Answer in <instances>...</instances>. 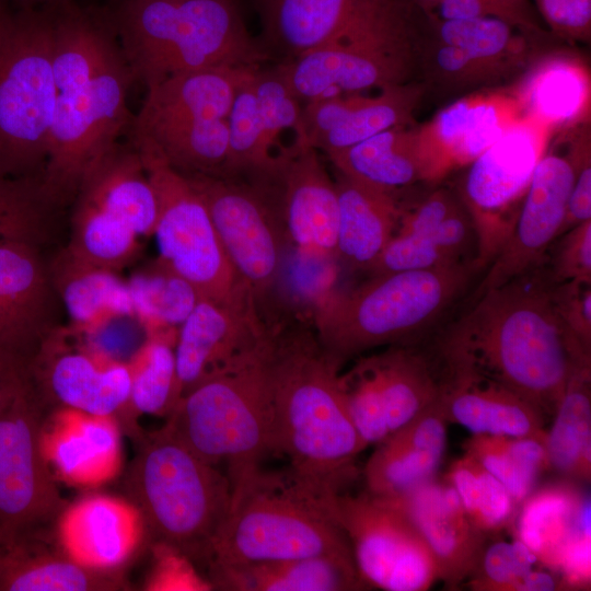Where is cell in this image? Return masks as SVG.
<instances>
[{
  "label": "cell",
  "instance_id": "obj_22",
  "mask_svg": "<svg viewBox=\"0 0 591 591\" xmlns=\"http://www.w3.org/2000/svg\"><path fill=\"white\" fill-rule=\"evenodd\" d=\"M416 57L415 51L327 46L276 69L297 99L309 102L406 83Z\"/></svg>",
  "mask_w": 591,
  "mask_h": 591
},
{
  "label": "cell",
  "instance_id": "obj_46",
  "mask_svg": "<svg viewBox=\"0 0 591 591\" xmlns=\"http://www.w3.org/2000/svg\"><path fill=\"white\" fill-rule=\"evenodd\" d=\"M447 480L480 531L490 535L512 525L517 502L506 487L476 459L464 452L454 460L445 474Z\"/></svg>",
  "mask_w": 591,
  "mask_h": 591
},
{
  "label": "cell",
  "instance_id": "obj_32",
  "mask_svg": "<svg viewBox=\"0 0 591 591\" xmlns=\"http://www.w3.org/2000/svg\"><path fill=\"white\" fill-rule=\"evenodd\" d=\"M48 275L74 329L94 336L112 322L132 317L129 288L117 271L85 262L65 247Z\"/></svg>",
  "mask_w": 591,
  "mask_h": 591
},
{
  "label": "cell",
  "instance_id": "obj_9",
  "mask_svg": "<svg viewBox=\"0 0 591 591\" xmlns=\"http://www.w3.org/2000/svg\"><path fill=\"white\" fill-rule=\"evenodd\" d=\"M267 350L192 387L165 424L204 461L215 466L225 463L228 474L258 465L270 453Z\"/></svg>",
  "mask_w": 591,
  "mask_h": 591
},
{
  "label": "cell",
  "instance_id": "obj_16",
  "mask_svg": "<svg viewBox=\"0 0 591 591\" xmlns=\"http://www.w3.org/2000/svg\"><path fill=\"white\" fill-rule=\"evenodd\" d=\"M185 176L204 200L232 266L259 306L277 279L286 241L275 209L260 190L237 178Z\"/></svg>",
  "mask_w": 591,
  "mask_h": 591
},
{
  "label": "cell",
  "instance_id": "obj_30",
  "mask_svg": "<svg viewBox=\"0 0 591 591\" xmlns=\"http://www.w3.org/2000/svg\"><path fill=\"white\" fill-rule=\"evenodd\" d=\"M129 225L140 237L154 231L158 205L136 144L127 137L86 169L77 194Z\"/></svg>",
  "mask_w": 591,
  "mask_h": 591
},
{
  "label": "cell",
  "instance_id": "obj_45",
  "mask_svg": "<svg viewBox=\"0 0 591 591\" xmlns=\"http://www.w3.org/2000/svg\"><path fill=\"white\" fill-rule=\"evenodd\" d=\"M128 405L139 414L170 415L179 399L175 341L147 336L127 361Z\"/></svg>",
  "mask_w": 591,
  "mask_h": 591
},
{
  "label": "cell",
  "instance_id": "obj_20",
  "mask_svg": "<svg viewBox=\"0 0 591 591\" xmlns=\"http://www.w3.org/2000/svg\"><path fill=\"white\" fill-rule=\"evenodd\" d=\"M280 165L268 187L278 188L277 213L288 240L303 256L336 258L338 197L317 150L296 139L280 151Z\"/></svg>",
  "mask_w": 591,
  "mask_h": 591
},
{
  "label": "cell",
  "instance_id": "obj_63",
  "mask_svg": "<svg viewBox=\"0 0 591 591\" xmlns=\"http://www.w3.org/2000/svg\"><path fill=\"white\" fill-rule=\"evenodd\" d=\"M4 12H5V11H4ZM4 12H3V13H4ZM3 13H2V14H3ZM2 14L0 15V19H1V16H2Z\"/></svg>",
  "mask_w": 591,
  "mask_h": 591
},
{
  "label": "cell",
  "instance_id": "obj_3",
  "mask_svg": "<svg viewBox=\"0 0 591 591\" xmlns=\"http://www.w3.org/2000/svg\"><path fill=\"white\" fill-rule=\"evenodd\" d=\"M231 501L205 566L240 565L317 555L354 557L333 508L335 493L297 474L260 464L227 474Z\"/></svg>",
  "mask_w": 591,
  "mask_h": 591
},
{
  "label": "cell",
  "instance_id": "obj_21",
  "mask_svg": "<svg viewBox=\"0 0 591 591\" xmlns=\"http://www.w3.org/2000/svg\"><path fill=\"white\" fill-rule=\"evenodd\" d=\"M522 115L511 92L474 94L448 105L418 127L424 181L467 166Z\"/></svg>",
  "mask_w": 591,
  "mask_h": 591
},
{
  "label": "cell",
  "instance_id": "obj_51",
  "mask_svg": "<svg viewBox=\"0 0 591 591\" xmlns=\"http://www.w3.org/2000/svg\"><path fill=\"white\" fill-rule=\"evenodd\" d=\"M543 264L553 283L591 279V220L559 235L548 247Z\"/></svg>",
  "mask_w": 591,
  "mask_h": 591
},
{
  "label": "cell",
  "instance_id": "obj_43",
  "mask_svg": "<svg viewBox=\"0 0 591 591\" xmlns=\"http://www.w3.org/2000/svg\"><path fill=\"white\" fill-rule=\"evenodd\" d=\"M463 449L506 487L518 506L549 468L545 443L532 438L472 433Z\"/></svg>",
  "mask_w": 591,
  "mask_h": 591
},
{
  "label": "cell",
  "instance_id": "obj_60",
  "mask_svg": "<svg viewBox=\"0 0 591 591\" xmlns=\"http://www.w3.org/2000/svg\"><path fill=\"white\" fill-rule=\"evenodd\" d=\"M424 13L432 14L442 0H412Z\"/></svg>",
  "mask_w": 591,
  "mask_h": 591
},
{
  "label": "cell",
  "instance_id": "obj_59",
  "mask_svg": "<svg viewBox=\"0 0 591 591\" xmlns=\"http://www.w3.org/2000/svg\"><path fill=\"white\" fill-rule=\"evenodd\" d=\"M13 4L15 9H42L55 8L76 0H4Z\"/></svg>",
  "mask_w": 591,
  "mask_h": 591
},
{
  "label": "cell",
  "instance_id": "obj_52",
  "mask_svg": "<svg viewBox=\"0 0 591 591\" xmlns=\"http://www.w3.org/2000/svg\"><path fill=\"white\" fill-rule=\"evenodd\" d=\"M432 14L442 20L496 18L526 32L544 33L528 0H442Z\"/></svg>",
  "mask_w": 591,
  "mask_h": 591
},
{
  "label": "cell",
  "instance_id": "obj_38",
  "mask_svg": "<svg viewBox=\"0 0 591 591\" xmlns=\"http://www.w3.org/2000/svg\"><path fill=\"white\" fill-rule=\"evenodd\" d=\"M547 430L549 468L570 480L591 476V364L572 372Z\"/></svg>",
  "mask_w": 591,
  "mask_h": 591
},
{
  "label": "cell",
  "instance_id": "obj_49",
  "mask_svg": "<svg viewBox=\"0 0 591 591\" xmlns=\"http://www.w3.org/2000/svg\"><path fill=\"white\" fill-rule=\"evenodd\" d=\"M563 137L572 159L575 175L558 236L570 228L591 220V138L589 119L565 129Z\"/></svg>",
  "mask_w": 591,
  "mask_h": 591
},
{
  "label": "cell",
  "instance_id": "obj_5",
  "mask_svg": "<svg viewBox=\"0 0 591 591\" xmlns=\"http://www.w3.org/2000/svg\"><path fill=\"white\" fill-rule=\"evenodd\" d=\"M53 72L57 96L39 190L62 209L72 204L89 165L128 135L135 115L127 95L135 81L118 39L59 59Z\"/></svg>",
  "mask_w": 591,
  "mask_h": 591
},
{
  "label": "cell",
  "instance_id": "obj_50",
  "mask_svg": "<svg viewBox=\"0 0 591 591\" xmlns=\"http://www.w3.org/2000/svg\"><path fill=\"white\" fill-rule=\"evenodd\" d=\"M457 264L464 263H455L427 236L397 232L368 269V273L370 276H375Z\"/></svg>",
  "mask_w": 591,
  "mask_h": 591
},
{
  "label": "cell",
  "instance_id": "obj_28",
  "mask_svg": "<svg viewBox=\"0 0 591 591\" xmlns=\"http://www.w3.org/2000/svg\"><path fill=\"white\" fill-rule=\"evenodd\" d=\"M438 399L448 422L472 433L532 438L545 443V415L495 381L463 371L442 370Z\"/></svg>",
  "mask_w": 591,
  "mask_h": 591
},
{
  "label": "cell",
  "instance_id": "obj_58",
  "mask_svg": "<svg viewBox=\"0 0 591 591\" xmlns=\"http://www.w3.org/2000/svg\"><path fill=\"white\" fill-rule=\"evenodd\" d=\"M0 346L31 360L34 351L24 340L0 302Z\"/></svg>",
  "mask_w": 591,
  "mask_h": 591
},
{
  "label": "cell",
  "instance_id": "obj_11",
  "mask_svg": "<svg viewBox=\"0 0 591 591\" xmlns=\"http://www.w3.org/2000/svg\"><path fill=\"white\" fill-rule=\"evenodd\" d=\"M552 134L545 125L522 115L467 165L459 196L475 227L476 263L482 270L493 262L510 234Z\"/></svg>",
  "mask_w": 591,
  "mask_h": 591
},
{
  "label": "cell",
  "instance_id": "obj_27",
  "mask_svg": "<svg viewBox=\"0 0 591 591\" xmlns=\"http://www.w3.org/2000/svg\"><path fill=\"white\" fill-rule=\"evenodd\" d=\"M448 424L437 398L376 443L363 470L367 491L392 499L433 479L445 452Z\"/></svg>",
  "mask_w": 591,
  "mask_h": 591
},
{
  "label": "cell",
  "instance_id": "obj_37",
  "mask_svg": "<svg viewBox=\"0 0 591 591\" xmlns=\"http://www.w3.org/2000/svg\"><path fill=\"white\" fill-rule=\"evenodd\" d=\"M326 154L339 174L386 192L424 181L418 127L390 128Z\"/></svg>",
  "mask_w": 591,
  "mask_h": 591
},
{
  "label": "cell",
  "instance_id": "obj_41",
  "mask_svg": "<svg viewBox=\"0 0 591 591\" xmlns=\"http://www.w3.org/2000/svg\"><path fill=\"white\" fill-rule=\"evenodd\" d=\"M425 85L406 82L381 89L375 96L358 95L336 127L313 143L325 153L347 148L390 128L410 125Z\"/></svg>",
  "mask_w": 591,
  "mask_h": 591
},
{
  "label": "cell",
  "instance_id": "obj_12",
  "mask_svg": "<svg viewBox=\"0 0 591 591\" xmlns=\"http://www.w3.org/2000/svg\"><path fill=\"white\" fill-rule=\"evenodd\" d=\"M416 343L386 346L355 358L339 372V386L363 442L376 444L439 396L440 374Z\"/></svg>",
  "mask_w": 591,
  "mask_h": 591
},
{
  "label": "cell",
  "instance_id": "obj_62",
  "mask_svg": "<svg viewBox=\"0 0 591 591\" xmlns=\"http://www.w3.org/2000/svg\"><path fill=\"white\" fill-rule=\"evenodd\" d=\"M118 1H120V0H108L107 4H113V3L118 2Z\"/></svg>",
  "mask_w": 591,
  "mask_h": 591
},
{
  "label": "cell",
  "instance_id": "obj_17",
  "mask_svg": "<svg viewBox=\"0 0 591 591\" xmlns=\"http://www.w3.org/2000/svg\"><path fill=\"white\" fill-rule=\"evenodd\" d=\"M28 368L44 404L49 398L94 415H114L128 405L127 361L70 325H56L42 338Z\"/></svg>",
  "mask_w": 591,
  "mask_h": 591
},
{
  "label": "cell",
  "instance_id": "obj_44",
  "mask_svg": "<svg viewBox=\"0 0 591 591\" xmlns=\"http://www.w3.org/2000/svg\"><path fill=\"white\" fill-rule=\"evenodd\" d=\"M71 206V234L66 247L73 255L115 271L135 259L140 236L129 225L80 197Z\"/></svg>",
  "mask_w": 591,
  "mask_h": 591
},
{
  "label": "cell",
  "instance_id": "obj_57",
  "mask_svg": "<svg viewBox=\"0 0 591 591\" xmlns=\"http://www.w3.org/2000/svg\"><path fill=\"white\" fill-rule=\"evenodd\" d=\"M30 359L0 346V403L20 383L30 378Z\"/></svg>",
  "mask_w": 591,
  "mask_h": 591
},
{
  "label": "cell",
  "instance_id": "obj_2",
  "mask_svg": "<svg viewBox=\"0 0 591 591\" xmlns=\"http://www.w3.org/2000/svg\"><path fill=\"white\" fill-rule=\"evenodd\" d=\"M270 453L310 483L340 493L367 448L348 414L340 368L304 324H271L266 355Z\"/></svg>",
  "mask_w": 591,
  "mask_h": 591
},
{
  "label": "cell",
  "instance_id": "obj_29",
  "mask_svg": "<svg viewBox=\"0 0 591 591\" xmlns=\"http://www.w3.org/2000/svg\"><path fill=\"white\" fill-rule=\"evenodd\" d=\"M44 530H0V591H104L125 587L118 571L72 561Z\"/></svg>",
  "mask_w": 591,
  "mask_h": 591
},
{
  "label": "cell",
  "instance_id": "obj_35",
  "mask_svg": "<svg viewBox=\"0 0 591 591\" xmlns=\"http://www.w3.org/2000/svg\"><path fill=\"white\" fill-rule=\"evenodd\" d=\"M55 290L32 241L0 237V302L35 351L54 323Z\"/></svg>",
  "mask_w": 591,
  "mask_h": 591
},
{
  "label": "cell",
  "instance_id": "obj_31",
  "mask_svg": "<svg viewBox=\"0 0 591 591\" xmlns=\"http://www.w3.org/2000/svg\"><path fill=\"white\" fill-rule=\"evenodd\" d=\"M213 589L231 591H360L362 580L354 557L317 555L303 558L212 565L207 567Z\"/></svg>",
  "mask_w": 591,
  "mask_h": 591
},
{
  "label": "cell",
  "instance_id": "obj_10",
  "mask_svg": "<svg viewBox=\"0 0 591 591\" xmlns=\"http://www.w3.org/2000/svg\"><path fill=\"white\" fill-rule=\"evenodd\" d=\"M128 138L140 153L157 198L152 235L158 263L186 280L199 298L230 302L253 293L232 266L204 200L186 176L147 140Z\"/></svg>",
  "mask_w": 591,
  "mask_h": 591
},
{
  "label": "cell",
  "instance_id": "obj_4",
  "mask_svg": "<svg viewBox=\"0 0 591 591\" xmlns=\"http://www.w3.org/2000/svg\"><path fill=\"white\" fill-rule=\"evenodd\" d=\"M134 81L147 89L185 72L259 69L268 53L233 0H120L107 4Z\"/></svg>",
  "mask_w": 591,
  "mask_h": 591
},
{
  "label": "cell",
  "instance_id": "obj_34",
  "mask_svg": "<svg viewBox=\"0 0 591 591\" xmlns=\"http://www.w3.org/2000/svg\"><path fill=\"white\" fill-rule=\"evenodd\" d=\"M520 505L512 523L517 538L554 572L567 546L591 534L590 496L572 484L533 490Z\"/></svg>",
  "mask_w": 591,
  "mask_h": 591
},
{
  "label": "cell",
  "instance_id": "obj_47",
  "mask_svg": "<svg viewBox=\"0 0 591 591\" xmlns=\"http://www.w3.org/2000/svg\"><path fill=\"white\" fill-rule=\"evenodd\" d=\"M537 563L519 538L490 542L489 536L464 584L476 591H522Z\"/></svg>",
  "mask_w": 591,
  "mask_h": 591
},
{
  "label": "cell",
  "instance_id": "obj_23",
  "mask_svg": "<svg viewBox=\"0 0 591 591\" xmlns=\"http://www.w3.org/2000/svg\"><path fill=\"white\" fill-rule=\"evenodd\" d=\"M147 538L143 519L128 499L91 495L67 505L56 520V542L76 564L118 571Z\"/></svg>",
  "mask_w": 591,
  "mask_h": 591
},
{
  "label": "cell",
  "instance_id": "obj_8",
  "mask_svg": "<svg viewBox=\"0 0 591 591\" xmlns=\"http://www.w3.org/2000/svg\"><path fill=\"white\" fill-rule=\"evenodd\" d=\"M53 9L5 10L0 19V182L43 179L57 96Z\"/></svg>",
  "mask_w": 591,
  "mask_h": 591
},
{
  "label": "cell",
  "instance_id": "obj_19",
  "mask_svg": "<svg viewBox=\"0 0 591 591\" xmlns=\"http://www.w3.org/2000/svg\"><path fill=\"white\" fill-rule=\"evenodd\" d=\"M557 140L561 148L556 141L538 160L514 225L471 300L540 265L558 236L575 172L567 146Z\"/></svg>",
  "mask_w": 591,
  "mask_h": 591
},
{
  "label": "cell",
  "instance_id": "obj_13",
  "mask_svg": "<svg viewBox=\"0 0 591 591\" xmlns=\"http://www.w3.org/2000/svg\"><path fill=\"white\" fill-rule=\"evenodd\" d=\"M44 405L31 376L0 403V530H44L68 505L42 449Z\"/></svg>",
  "mask_w": 591,
  "mask_h": 591
},
{
  "label": "cell",
  "instance_id": "obj_48",
  "mask_svg": "<svg viewBox=\"0 0 591 591\" xmlns=\"http://www.w3.org/2000/svg\"><path fill=\"white\" fill-rule=\"evenodd\" d=\"M254 88L258 113L266 139L274 147L282 130L301 129L302 107L279 71L258 69L254 77Z\"/></svg>",
  "mask_w": 591,
  "mask_h": 591
},
{
  "label": "cell",
  "instance_id": "obj_40",
  "mask_svg": "<svg viewBox=\"0 0 591 591\" xmlns=\"http://www.w3.org/2000/svg\"><path fill=\"white\" fill-rule=\"evenodd\" d=\"M426 15L434 40L465 50L503 77L526 63L530 45L524 30L496 18L442 20Z\"/></svg>",
  "mask_w": 591,
  "mask_h": 591
},
{
  "label": "cell",
  "instance_id": "obj_33",
  "mask_svg": "<svg viewBox=\"0 0 591 591\" xmlns=\"http://www.w3.org/2000/svg\"><path fill=\"white\" fill-rule=\"evenodd\" d=\"M335 186L339 208L336 258L368 271L396 233L402 205L395 193L341 174Z\"/></svg>",
  "mask_w": 591,
  "mask_h": 591
},
{
  "label": "cell",
  "instance_id": "obj_18",
  "mask_svg": "<svg viewBox=\"0 0 591 591\" xmlns=\"http://www.w3.org/2000/svg\"><path fill=\"white\" fill-rule=\"evenodd\" d=\"M271 339L255 296L230 302L199 298L175 341L179 398L201 381L260 357Z\"/></svg>",
  "mask_w": 591,
  "mask_h": 591
},
{
  "label": "cell",
  "instance_id": "obj_55",
  "mask_svg": "<svg viewBox=\"0 0 591 591\" xmlns=\"http://www.w3.org/2000/svg\"><path fill=\"white\" fill-rule=\"evenodd\" d=\"M154 563L146 582L150 591H210L211 582L199 575L195 563L175 548L153 544Z\"/></svg>",
  "mask_w": 591,
  "mask_h": 591
},
{
  "label": "cell",
  "instance_id": "obj_54",
  "mask_svg": "<svg viewBox=\"0 0 591 591\" xmlns=\"http://www.w3.org/2000/svg\"><path fill=\"white\" fill-rule=\"evenodd\" d=\"M552 300L568 335L591 354V279L553 283Z\"/></svg>",
  "mask_w": 591,
  "mask_h": 591
},
{
  "label": "cell",
  "instance_id": "obj_36",
  "mask_svg": "<svg viewBox=\"0 0 591 591\" xmlns=\"http://www.w3.org/2000/svg\"><path fill=\"white\" fill-rule=\"evenodd\" d=\"M590 86L589 71L581 61L553 56L535 65L511 93L523 115L554 132L589 119Z\"/></svg>",
  "mask_w": 591,
  "mask_h": 591
},
{
  "label": "cell",
  "instance_id": "obj_15",
  "mask_svg": "<svg viewBox=\"0 0 591 591\" xmlns=\"http://www.w3.org/2000/svg\"><path fill=\"white\" fill-rule=\"evenodd\" d=\"M333 508L370 589L426 591L439 580L430 548L401 509L367 490L335 494Z\"/></svg>",
  "mask_w": 591,
  "mask_h": 591
},
{
  "label": "cell",
  "instance_id": "obj_39",
  "mask_svg": "<svg viewBox=\"0 0 591 591\" xmlns=\"http://www.w3.org/2000/svg\"><path fill=\"white\" fill-rule=\"evenodd\" d=\"M257 71V70H256ZM236 90L228 115V151L221 176L250 177L252 185L265 188L276 177L280 155L271 154L258 113L254 77Z\"/></svg>",
  "mask_w": 591,
  "mask_h": 591
},
{
  "label": "cell",
  "instance_id": "obj_26",
  "mask_svg": "<svg viewBox=\"0 0 591 591\" xmlns=\"http://www.w3.org/2000/svg\"><path fill=\"white\" fill-rule=\"evenodd\" d=\"M40 441L50 468L69 484L100 486L120 471V436L113 415L63 406L43 420Z\"/></svg>",
  "mask_w": 591,
  "mask_h": 591
},
{
  "label": "cell",
  "instance_id": "obj_53",
  "mask_svg": "<svg viewBox=\"0 0 591 591\" xmlns=\"http://www.w3.org/2000/svg\"><path fill=\"white\" fill-rule=\"evenodd\" d=\"M429 66L439 83L455 88L490 83L505 78L497 69L465 50L437 40L429 55Z\"/></svg>",
  "mask_w": 591,
  "mask_h": 591
},
{
  "label": "cell",
  "instance_id": "obj_42",
  "mask_svg": "<svg viewBox=\"0 0 591 591\" xmlns=\"http://www.w3.org/2000/svg\"><path fill=\"white\" fill-rule=\"evenodd\" d=\"M132 317L147 336L176 341L177 331L199 296L183 278L161 266L135 274L127 281Z\"/></svg>",
  "mask_w": 591,
  "mask_h": 591
},
{
  "label": "cell",
  "instance_id": "obj_1",
  "mask_svg": "<svg viewBox=\"0 0 591 591\" xmlns=\"http://www.w3.org/2000/svg\"><path fill=\"white\" fill-rule=\"evenodd\" d=\"M543 262L482 292L437 340L443 370L480 375L553 416L576 368L591 364L560 323Z\"/></svg>",
  "mask_w": 591,
  "mask_h": 591
},
{
  "label": "cell",
  "instance_id": "obj_25",
  "mask_svg": "<svg viewBox=\"0 0 591 591\" xmlns=\"http://www.w3.org/2000/svg\"><path fill=\"white\" fill-rule=\"evenodd\" d=\"M256 70L211 68L170 77L147 89L129 132L192 129L228 119L237 88Z\"/></svg>",
  "mask_w": 591,
  "mask_h": 591
},
{
  "label": "cell",
  "instance_id": "obj_7",
  "mask_svg": "<svg viewBox=\"0 0 591 591\" xmlns=\"http://www.w3.org/2000/svg\"><path fill=\"white\" fill-rule=\"evenodd\" d=\"M148 542L205 565L231 501L228 475L197 456L166 426L148 436L125 478Z\"/></svg>",
  "mask_w": 591,
  "mask_h": 591
},
{
  "label": "cell",
  "instance_id": "obj_14",
  "mask_svg": "<svg viewBox=\"0 0 591 591\" xmlns=\"http://www.w3.org/2000/svg\"><path fill=\"white\" fill-rule=\"evenodd\" d=\"M266 42L293 60L327 46H376L398 38L408 0H258Z\"/></svg>",
  "mask_w": 591,
  "mask_h": 591
},
{
  "label": "cell",
  "instance_id": "obj_61",
  "mask_svg": "<svg viewBox=\"0 0 591 591\" xmlns=\"http://www.w3.org/2000/svg\"><path fill=\"white\" fill-rule=\"evenodd\" d=\"M4 2H5L4 0H0V15L5 11L4 5H3Z\"/></svg>",
  "mask_w": 591,
  "mask_h": 591
},
{
  "label": "cell",
  "instance_id": "obj_56",
  "mask_svg": "<svg viewBox=\"0 0 591 591\" xmlns=\"http://www.w3.org/2000/svg\"><path fill=\"white\" fill-rule=\"evenodd\" d=\"M551 31L567 40L588 42L591 36V0H535Z\"/></svg>",
  "mask_w": 591,
  "mask_h": 591
},
{
  "label": "cell",
  "instance_id": "obj_24",
  "mask_svg": "<svg viewBox=\"0 0 591 591\" xmlns=\"http://www.w3.org/2000/svg\"><path fill=\"white\" fill-rule=\"evenodd\" d=\"M383 500L401 509L419 531L444 587L464 586L490 535L474 525L454 488L434 477L401 497Z\"/></svg>",
  "mask_w": 591,
  "mask_h": 591
},
{
  "label": "cell",
  "instance_id": "obj_6",
  "mask_svg": "<svg viewBox=\"0 0 591 591\" xmlns=\"http://www.w3.org/2000/svg\"><path fill=\"white\" fill-rule=\"evenodd\" d=\"M480 270L476 263H464L371 276L349 292L325 298L315 312L314 332L339 367L374 348L416 343Z\"/></svg>",
  "mask_w": 591,
  "mask_h": 591
}]
</instances>
